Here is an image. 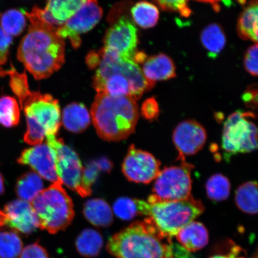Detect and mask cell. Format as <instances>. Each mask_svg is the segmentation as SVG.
I'll return each mask as SVG.
<instances>
[{
    "label": "cell",
    "mask_w": 258,
    "mask_h": 258,
    "mask_svg": "<svg viewBox=\"0 0 258 258\" xmlns=\"http://www.w3.org/2000/svg\"><path fill=\"white\" fill-rule=\"evenodd\" d=\"M25 16L30 25L19 45L18 59L35 79H46L64 62V41L56 34L57 27Z\"/></svg>",
    "instance_id": "obj_1"
},
{
    "label": "cell",
    "mask_w": 258,
    "mask_h": 258,
    "mask_svg": "<svg viewBox=\"0 0 258 258\" xmlns=\"http://www.w3.org/2000/svg\"><path fill=\"white\" fill-rule=\"evenodd\" d=\"M101 61L93 79L98 93L111 96H130L137 101L145 91L153 88L145 79L140 66L133 60L124 59L102 48Z\"/></svg>",
    "instance_id": "obj_2"
},
{
    "label": "cell",
    "mask_w": 258,
    "mask_h": 258,
    "mask_svg": "<svg viewBox=\"0 0 258 258\" xmlns=\"http://www.w3.org/2000/svg\"><path fill=\"white\" fill-rule=\"evenodd\" d=\"M175 244L147 218L112 235L106 249L116 258H175Z\"/></svg>",
    "instance_id": "obj_3"
},
{
    "label": "cell",
    "mask_w": 258,
    "mask_h": 258,
    "mask_svg": "<svg viewBox=\"0 0 258 258\" xmlns=\"http://www.w3.org/2000/svg\"><path fill=\"white\" fill-rule=\"evenodd\" d=\"M90 112L97 134L107 141L127 139L135 132L139 118L135 99L104 93L97 94Z\"/></svg>",
    "instance_id": "obj_4"
},
{
    "label": "cell",
    "mask_w": 258,
    "mask_h": 258,
    "mask_svg": "<svg viewBox=\"0 0 258 258\" xmlns=\"http://www.w3.org/2000/svg\"><path fill=\"white\" fill-rule=\"evenodd\" d=\"M22 109L27 122L26 143L35 146L43 143L47 135H57L61 125L60 108L52 96L31 92Z\"/></svg>",
    "instance_id": "obj_5"
},
{
    "label": "cell",
    "mask_w": 258,
    "mask_h": 258,
    "mask_svg": "<svg viewBox=\"0 0 258 258\" xmlns=\"http://www.w3.org/2000/svg\"><path fill=\"white\" fill-rule=\"evenodd\" d=\"M62 185L59 179L42 190L31 202L39 219V228L50 234H56L66 229L75 215L72 200Z\"/></svg>",
    "instance_id": "obj_6"
},
{
    "label": "cell",
    "mask_w": 258,
    "mask_h": 258,
    "mask_svg": "<svg viewBox=\"0 0 258 258\" xmlns=\"http://www.w3.org/2000/svg\"><path fill=\"white\" fill-rule=\"evenodd\" d=\"M204 211L202 202L191 196L182 201L148 203L147 216L161 233L172 238Z\"/></svg>",
    "instance_id": "obj_7"
},
{
    "label": "cell",
    "mask_w": 258,
    "mask_h": 258,
    "mask_svg": "<svg viewBox=\"0 0 258 258\" xmlns=\"http://www.w3.org/2000/svg\"><path fill=\"white\" fill-rule=\"evenodd\" d=\"M250 111L238 110L229 116L222 132V147L229 156L248 153L257 147V128Z\"/></svg>",
    "instance_id": "obj_8"
},
{
    "label": "cell",
    "mask_w": 258,
    "mask_h": 258,
    "mask_svg": "<svg viewBox=\"0 0 258 258\" xmlns=\"http://www.w3.org/2000/svg\"><path fill=\"white\" fill-rule=\"evenodd\" d=\"M178 166L166 167L156 178L149 203L182 201L191 196L192 164L185 160Z\"/></svg>",
    "instance_id": "obj_9"
},
{
    "label": "cell",
    "mask_w": 258,
    "mask_h": 258,
    "mask_svg": "<svg viewBox=\"0 0 258 258\" xmlns=\"http://www.w3.org/2000/svg\"><path fill=\"white\" fill-rule=\"evenodd\" d=\"M46 138V143L53 151L56 172L62 184L85 198L82 187L84 167L78 155L57 135H47Z\"/></svg>",
    "instance_id": "obj_10"
},
{
    "label": "cell",
    "mask_w": 258,
    "mask_h": 258,
    "mask_svg": "<svg viewBox=\"0 0 258 258\" xmlns=\"http://www.w3.org/2000/svg\"><path fill=\"white\" fill-rule=\"evenodd\" d=\"M102 15V9L97 0H85L75 15L56 28V34L62 40L69 38L74 48H79L82 44L80 35L92 30Z\"/></svg>",
    "instance_id": "obj_11"
},
{
    "label": "cell",
    "mask_w": 258,
    "mask_h": 258,
    "mask_svg": "<svg viewBox=\"0 0 258 258\" xmlns=\"http://www.w3.org/2000/svg\"><path fill=\"white\" fill-rule=\"evenodd\" d=\"M138 43L136 27L125 16H121L106 31L103 48L134 60Z\"/></svg>",
    "instance_id": "obj_12"
},
{
    "label": "cell",
    "mask_w": 258,
    "mask_h": 258,
    "mask_svg": "<svg viewBox=\"0 0 258 258\" xmlns=\"http://www.w3.org/2000/svg\"><path fill=\"white\" fill-rule=\"evenodd\" d=\"M160 167V161L152 154L132 145L122 163V171L130 181L148 183L156 179Z\"/></svg>",
    "instance_id": "obj_13"
},
{
    "label": "cell",
    "mask_w": 258,
    "mask_h": 258,
    "mask_svg": "<svg viewBox=\"0 0 258 258\" xmlns=\"http://www.w3.org/2000/svg\"><path fill=\"white\" fill-rule=\"evenodd\" d=\"M207 134L204 127L194 120L183 121L173 132V141L179 153L178 160L198 153L204 146Z\"/></svg>",
    "instance_id": "obj_14"
},
{
    "label": "cell",
    "mask_w": 258,
    "mask_h": 258,
    "mask_svg": "<svg viewBox=\"0 0 258 258\" xmlns=\"http://www.w3.org/2000/svg\"><path fill=\"white\" fill-rule=\"evenodd\" d=\"M18 163L30 166L34 172L48 181L54 183L59 179L53 151L46 143L25 150L19 157Z\"/></svg>",
    "instance_id": "obj_15"
},
{
    "label": "cell",
    "mask_w": 258,
    "mask_h": 258,
    "mask_svg": "<svg viewBox=\"0 0 258 258\" xmlns=\"http://www.w3.org/2000/svg\"><path fill=\"white\" fill-rule=\"evenodd\" d=\"M5 225L25 234L33 233L39 227V219L31 203L16 200L5 207Z\"/></svg>",
    "instance_id": "obj_16"
},
{
    "label": "cell",
    "mask_w": 258,
    "mask_h": 258,
    "mask_svg": "<svg viewBox=\"0 0 258 258\" xmlns=\"http://www.w3.org/2000/svg\"><path fill=\"white\" fill-rule=\"evenodd\" d=\"M145 79L155 85L160 81L172 79L176 77V67L171 58L164 53L147 57L142 70Z\"/></svg>",
    "instance_id": "obj_17"
},
{
    "label": "cell",
    "mask_w": 258,
    "mask_h": 258,
    "mask_svg": "<svg viewBox=\"0 0 258 258\" xmlns=\"http://www.w3.org/2000/svg\"><path fill=\"white\" fill-rule=\"evenodd\" d=\"M177 241L188 251L201 250L208 244L209 233L201 222L192 221L183 227L176 235Z\"/></svg>",
    "instance_id": "obj_18"
},
{
    "label": "cell",
    "mask_w": 258,
    "mask_h": 258,
    "mask_svg": "<svg viewBox=\"0 0 258 258\" xmlns=\"http://www.w3.org/2000/svg\"><path fill=\"white\" fill-rule=\"evenodd\" d=\"M90 115L86 106L80 103H72L63 109L62 122L67 130L74 134L85 131L90 124Z\"/></svg>",
    "instance_id": "obj_19"
},
{
    "label": "cell",
    "mask_w": 258,
    "mask_h": 258,
    "mask_svg": "<svg viewBox=\"0 0 258 258\" xmlns=\"http://www.w3.org/2000/svg\"><path fill=\"white\" fill-rule=\"evenodd\" d=\"M83 214L89 222L96 227H107L113 222L112 209L101 199L89 200L84 205Z\"/></svg>",
    "instance_id": "obj_20"
},
{
    "label": "cell",
    "mask_w": 258,
    "mask_h": 258,
    "mask_svg": "<svg viewBox=\"0 0 258 258\" xmlns=\"http://www.w3.org/2000/svg\"><path fill=\"white\" fill-rule=\"evenodd\" d=\"M257 0H251L249 5L241 13L237 24L239 37L245 40L257 43Z\"/></svg>",
    "instance_id": "obj_21"
},
{
    "label": "cell",
    "mask_w": 258,
    "mask_h": 258,
    "mask_svg": "<svg viewBox=\"0 0 258 258\" xmlns=\"http://www.w3.org/2000/svg\"><path fill=\"white\" fill-rule=\"evenodd\" d=\"M201 41L208 51V56L215 59L224 49L227 39L221 26L212 24L203 29L201 33Z\"/></svg>",
    "instance_id": "obj_22"
},
{
    "label": "cell",
    "mask_w": 258,
    "mask_h": 258,
    "mask_svg": "<svg viewBox=\"0 0 258 258\" xmlns=\"http://www.w3.org/2000/svg\"><path fill=\"white\" fill-rule=\"evenodd\" d=\"M85 0H48L44 9L54 21L60 25L75 15Z\"/></svg>",
    "instance_id": "obj_23"
},
{
    "label": "cell",
    "mask_w": 258,
    "mask_h": 258,
    "mask_svg": "<svg viewBox=\"0 0 258 258\" xmlns=\"http://www.w3.org/2000/svg\"><path fill=\"white\" fill-rule=\"evenodd\" d=\"M43 187L41 177L34 172H30L19 177L15 190L21 200L31 203L44 189Z\"/></svg>",
    "instance_id": "obj_24"
},
{
    "label": "cell",
    "mask_w": 258,
    "mask_h": 258,
    "mask_svg": "<svg viewBox=\"0 0 258 258\" xmlns=\"http://www.w3.org/2000/svg\"><path fill=\"white\" fill-rule=\"evenodd\" d=\"M148 205V202L122 197L114 202L113 211L118 218L130 221L137 216H146Z\"/></svg>",
    "instance_id": "obj_25"
},
{
    "label": "cell",
    "mask_w": 258,
    "mask_h": 258,
    "mask_svg": "<svg viewBox=\"0 0 258 258\" xmlns=\"http://www.w3.org/2000/svg\"><path fill=\"white\" fill-rule=\"evenodd\" d=\"M235 203L237 207L247 214L255 215L257 212V184L250 181L240 185L235 192Z\"/></svg>",
    "instance_id": "obj_26"
},
{
    "label": "cell",
    "mask_w": 258,
    "mask_h": 258,
    "mask_svg": "<svg viewBox=\"0 0 258 258\" xmlns=\"http://www.w3.org/2000/svg\"><path fill=\"white\" fill-rule=\"evenodd\" d=\"M103 246L101 234L93 229H86L79 235L76 240L77 251L87 257H95L99 254Z\"/></svg>",
    "instance_id": "obj_27"
},
{
    "label": "cell",
    "mask_w": 258,
    "mask_h": 258,
    "mask_svg": "<svg viewBox=\"0 0 258 258\" xmlns=\"http://www.w3.org/2000/svg\"><path fill=\"white\" fill-rule=\"evenodd\" d=\"M131 14L135 23L144 29L156 26L159 21L160 15L156 6L147 2L137 3L132 8Z\"/></svg>",
    "instance_id": "obj_28"
},
{
    "label": "cell",
    "mask_w": 258,
    "mask_h": 258,
    "mask_svg": "<svg viewBox=\"0 0 258 258\" xmlns=\"http://www.w3.org/2000/svg\"><path fill=\"white\" fill-rule=\"evenodd\" d=\"M206 189L208 198L212 201H224L230 195L231 183L227 177L217 173L208 179Z\"/></svg>",
    "instance_id": "obj_29"
},
{
    "label": "cell",
    "mask_w": 258,
    "mask_h": 258,
    "mask_svg": "<svg viewBox=\"0 0 258 258\" xmlns=\"http://www.w3.org/2000/svg\"><path fill=\"white\" fill-rule=\"evenodd\" d=\"M25 16L22 11L8 10L0 15V27L11 36H18L24 31L27 24Z\"/></svg>",
    "instance_id": "obj_30"
},
{
    "label": "cell",
    "mask_w": 258,
    "mask_h": 258,
    "mask_svg": "<svg viewBox=\"0 0 258 258\" xmlns=\"http://www.w3.org/2000/svg\"><path fill=\"white\" fill-rule=\"evenodd\" d=\"M6 75L10 76V86L13 92L17 96L22 108L24 102L31 93L29 88L27 74L25 73H19L14 67H12L11 70L7 71L0 69V76Z\"/></svg>",
    "instance_id": "obj_31"
},
{
    "label": "cell",
    "mask_w": 258,
    "mask_h": 258,
    "mask_svg": "<svg viewBox=\"0 0 258 258\" xmlns=\"http://www.w3.org/2000/svg\"><path fill=\"white\" fill-rule=\"evenodd\" d=\"M20 121V110L17 101L12 97L0 98V124L11 128L16 126Z\"/></svg>",
    "instance_id": "obj_32"
},
{
    "label": "cell",
    "mask_w": 258,
    "mask_h": 258,
    "mask_svg": "<svg viewBox=\"0 0 258 258\" xmlns=\"http://www.w3.org/2000/svg\"><path fill=\"white\" fill-rule=\"evenodd\" d=\"M23 244L14 231L0 233V258H16L21 253Z\"/></svg>",
    "instance_id": "obj_33"
},
{
    "label": "cell",
    "mask_w": 258,
    "mask_h": 258,
    "mask_svg": "<svg viewBox=\"0 0 258 258\" xmlns=\"http://www.w3.org/2000/svg\"><path fill=\"white\" fill-rule=\"evenodd\" d=\"M101 169L97 161H93L83 169L82 177V187L86 196L91 195V187L98 178L99 173Z\"/></svg>",
    "instance_id": "obj_34"
},
{
    "label": "cell",
    "mask_w": 258,
    "mask_h": 258,
    "mask_svg": "<svg viewBox=\"0 0 258 258\" xmlns=\"http://www.w3.org/2000/svg\"><path fill=\"white\" fill-rule=\"evenodd\" d=\"M160 7L166 11L179 13L183 17H188L191 15V10L188 7V0H154Z\"/></svg>",
    "instance_id": "obj_35"
},
{
    "label": "cell",
    "mask_w": 258,
    "mask_h": 258,
    "mask_svg": "<svg viewBox=\"0 0 258 258\" xmlns=\"http://www.w3.org/2000/svg\"><path fill=\"white\" fill-rule=\"evenodd\" d=\"M244 66L245 70L251 76H257V44L252 45L246 51L244 55Z\"/></svg>",
    "instance_id": "obj_36"
},
{
    "label": "cell",
    "mask_w": 258,
    "mask_h": 258,
    "mask_svg": "<svg viewBox=\"0 0 258 258\" xmlns=\"http://www.w3.org/2000/svg\"><path fill=\"white\" fill-rule=\"evenodd\" d=\"M13 42L11 35L0 27V66L8 62L10 47Z\"/></svg>",
    "instance_id": "obj_37"
},
{
    "label": "cell",
    "mask_w": 258,
    "mask_h": 258,
    "mask_svg": "<svg viewBox=\"0 0 258 258\" xmlns=\"http://www.w3.org/2000/svg\"><path fill=\"white\" fill-rule=\"evenodd\" d=\"M159 114V106L154 98H148L144 102L141 107V114L148 120H153Z\"/></svg>",
    "instance_id": "obj_38"
},
{
    "label": "cell",
    "mask_w": 258,
    "mask_h": 258,
    "mask_svg": "<svg viewBox=\"0 0 258 258\" xmlns=\"http://www.w3.org/2000/svg\"><path fill=\"white\" fill-rule=\"evenodd\" d=\"M19 258H49L46 249L37 243L28 245L22 250Z\"/></svg>",
    "instance_id": "obj_39"
},
{
    "label": "cell",
    "mask_w": 258,
    "mask_h": 258,
    "mask_svg": "<svg viewBox=\"0 0 258 258\" xmlns=\"http://www.w3.org/2000/svg\"><path fill=\"white\" fill-rule=\"evenodd\" d=\"M243 101L247 105L251 106H256L257 101V89H254L253 87L248 88L244 92L243 96Z\"/></svg>",
    "instance_id": "obj_40"
},
{
    "label": "cell",
    "mask_w": 258,
    "mask_h": 258,
    "mask_svg": "<svg viewBox=\"0 0 258 258\" xmlns=\"http://www.w3.org/2000/svg\"><path fill=\"white\" fill-rule=\"evenodd\" d=\"M101 53L100 51H92L86 57V63L91 69H96L101 61Z\"/></svg>",
    "instance_id": "obj_41"
},
{
    "label": "cell",
    "mask_w": 258,
    "mask_h": 258,
    "mask_svg": "<svg viewBox=\"0 0 258 258\" xmlns=\"http://www.w3.org/2000/svg\"><path fill=\"white\" fill-rule=\"evenodd\" d=\"M241 251L240 247L234 245L228 253L215 254L210 258H244L241 256L238 257L241 253Z\"/></svg>",
    "instance_id": "obj_42"
},
{
    "label": "cell",
    "mask_w": 258,
    "mask_h": 258,
    "mask_svg": "<svg viewBox=\"0 0 258 258\" xmlns=\"http://www.w3.org/2000/svg\"><path fill=\"white\" fill-rule=\"evenodd\" d=\"M96 161L101 170L105 171V172H110L112 167L110 161L106 159H101Z\"/></svg>",
    "instance_id": "obj_43"
},
{
    "label": "cell",
    "mask_w": 258,
    "mask_h": 258,
    "mask_svg": "<svg viewBox=\"0 0 258 258\" xmlns=\"http://www.w3.org/2000/svg\"><path fill=\"white\" fill-rule=\"evenodd\" d=\"M195 1L211 4L216 11H217L218 10L220 9V6L219 5V2H220L221 0H195Z\"/></svg>",
    "instance_id": "obj_44"
},
{
    "label": "cell",
    "mask_w": 258,
    "mask_h": 258,
    "mask_svg": "<svg viewBox=\"0 0 258 258\" xmlns=\"http://www.w3.org/2000/svg\"><path fill=\"white\" fill-rule=\"evenodd\" d=\"M5 192V180L4 177L0 173V196Z\"/></svg>",
    "instance_id": "obj_45"
}]
</instances>
